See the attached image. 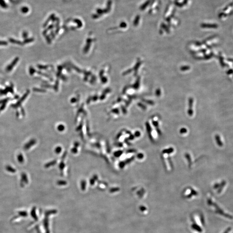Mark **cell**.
<instances>
[{
  "mask_svg": "<svg viewBox=\"0 0 233 233\" xmlns=\"http://www.w3.org/2000/svg\"><path fill=\"white\" fill-rule=\"evenodd\" d=\"M216 212L217 213L220 214L221 216H223L226 217L227 218H228V219H233V216H232L229 215V214H226L223 211L222 209H221L220 208L217 209L216 211Z\"/></svg>",
  "mask_w": 233,
  "mask_h": 233,
  "instance_id": "6da1fadb",
  "label": "cell"
},
{
  "mask_svg": "<svg viewBox=\"0 0 233 233\" xmlns=\"http://www.w3.org/2000/svg\"><path fill=\"white\" fill-rule=\"evenodd\" d=\"M152 1V0H147L144 3V4L140 7V9H141V10H145V8L147 7V6L150 4Z\"/></svg>",
  "mask_w": 233,
  "mask_h": 233,
  "instance_id": "7a4b0ae2",
  "label": "cell"
},
{
  "mask_svg": "<svg viewBox=\"0 0 233 233\" xmlns=\"http://www.w3.org/2000/svg\"><path fill=\"white\" fill-rule=\"evenodd\" d=\"M18 58H17L16 59L12 62L11 64H10V65H9V66L7 67V71H9V70H11L12 69L13 66H14V65H15V64H16L17 62H18Z\"/></svg>",
  "mask_w": 233,
  "mask_h": 233,
  "instance_id": "3957f363",
  "label": "cell"
},
{
  "mask_svg": "<svg viewBox=\"0 0 233 233\" xmlns=\"http://www.w3.org/2000/svg\"><path fill=\"white\" fill-rule=\"evenodd\" d=\"M140 15H137V16L136 17L135 19L134 23L135 25H137V24H138L139 21H140Z\"/></svg>",
  "mask_w": 233,
  "mask_h": 233,
  "instance_id": "277c9868",
  "label": "cell"
},
{
  "mask_svg": "<svg viewBox=\"0 0 233 233\" xmlns=\"http://www.w3.org/2000/svg\"><path fill=\"white\" fill-rule=\"evenodd\" d=\"M173 152V148H170L168 149H166V150H164L163 152L165 153H171Z\"/></svg>",
  "mask_w": 233,
  "mask_h": 233,
  "instance_id": "5b68a950",
  "label": "cell"
},
{
  "mask_svg": "<svg viewBox=\"0 0 233 233\" xmlns=\"http://www.w3.org/2000/svg\"><path fill=\"white\" fill-rule=\"evenodd\" d=\"M10 42H11V43H16V44H20V45H21V42H19V41H17L14 40H13V39H11V40L10 39Z\"/></svg>",
  "mask_w": 233,
  "mask_h": 233,
  "instance_id": "8992f818",
  "label": "cell"
},
{
  "mask_svg": "<svg viewBox=\"0 0 233 233\" xmlns=\"http://www.w3.org/2000/svg\"><path fill=\"white\" fill-rule=\"evenodd\" d=\"M231 227H229L223 233H229V232L231 231Z\"/></svg>",
  "mask_w": 233,
  "mask_h": 233,
  "instance_id": "52a82bcc",
  "label": "cell"
},
{
  "mask_svg": "<svg viewBox=\"0 0 233 233\" xmlns=\"http://www.w3.org/2000/svg\"><path fill=\"white\" fill-rule=\"evenodd\" d=\"M186 131H187V130H186L185 128L181 129V133H185Z\"/></svg>",
  "mask_w": 233,
  "mask_h": 233,
  "instance_id": "ba28073f",
  "label": "cell"
},
{
  "mask_svg": "<svg viewBox=\"0 0 233 233\" xmlns=\"http://www.w3.org/2000/svg\"><path fill=\"white\" fill-rule=\"evenodd\" d=\"M137 157L139 159H142V158H143V155L142 154H138Z\"/></svg>",
  "mask_w": 233,
  "mask_h": 233,
  "instance_id": "9c48e42d",
  "label": "cell"
},
{
  "mask_svg": "<svg viewBox=\"0 0 233 233\" xmlns=\"http://www.w3.org/2000/svg\"><path fill=\"white\" fill-rule=\"evenodd\" d=\"M7 43L5 42H0V45H7Z\"/></svg>",
  "mask_w": 233,
  "mask_h": 233,
  "instance_id": "30bf717a",
  "label": "cell"
},
{
  "mask_svg": "<svg viewBox=\"0 0 233 233\" xmlns=\"http://www.w3.org/2000/svg\"><path fill=\"white\" fill-rule=\"evenodd\" d=\"M136 133V135H137V137H139V136H140V135H141V133H140V132H137V133Z\"/></svg>",
  "mask_w": 233,
  "mask_h": 233,
  "instance_id": "8fae6325",
  "label": "cell"
}]
</instances>
